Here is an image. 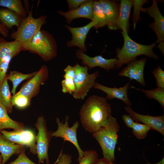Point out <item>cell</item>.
Listing matches in <instances>:
<instances>
[{"mask_svg": "<svg viewBox=\"0 0 164 164\" xmlns=\"http://www.w3.org/2000/svg\"><path fill=\"white\" fill-rule=\"evenodd\" d=\"M79 114L82 126L92 134L106 125L112 116L111 105L105 98L95 95L86 100Z\"/></svg>", "mask_w": 164, "mask_h": 164, "instance_id": "6da1fadb", "label": "cell"}, {"mask_svg": "<svg viewBox=\"0 0 164 164\" xmlns=\"http://www.w3.org/2000/svg\"><path fill=\"white\" fill-rule=\"evenodd\" d=\"M121 33L124 38V44L121 49L116 50L117 62L115 68H121L123 64L135 60L137 56L141 55H144L156 60H158L159 56L153 50L156 46L155 42L149 45L142 44L132 40L127 31H122Z\"/></svg>", "mask_w": 164, "mask_h": 164, "instance_id": "7a4b0ae2", "label": "cell"}, {"mask_svg": "<svg viewBox=\"0 0 164 164\" xmlns=\"http://www.w3.org/2000/svg\"><path fill=\"white\" fill-rule=\"evenodd\" d=\"M23 50L36 54L43 60L46 62L57 56V44L52 34L47 31L41 29L24 47Z\"/></svg>", "mask_w": 164, "mask_h": 164, "instance_id": "3957f363", "label": "cell"}, {"mask_svg": "<svg viewBox=\"0 0 164 164\" xmlns=\"http://www.w3.org/2000/svg\"><path fill=\"white\" fill-rule=\"evenodd\" d=\"M119 128L117 119L112 116L106 125L92 134L101 146L103 158L113 162L115 161L114 151Z\"/></svg>", "mask_w": 164, "mask_h": 164, "instance_id": "277c9868", "label": "cell"}, {"mask_svg": "<svg viewBox=\"0 0 164 164\" xmlns=\"http://www.w3.org/2000/svg\"><path fill=\"white\" fill-rule=\"evenodd\" d=\"M32 9V7L26 17L22 18L17 30L10 35L11 38L19 42L23 48L35 35L41 30L42 26L46 22V15H42L38 18H34Z\"/></svg>", "mask_w": 164, "mask_h": 164, "instance_id": "5b68a950", "label": "cell"}, {"mask_svg": "<svg viewBox=\"0 0 164 164\" xmlns=\"http://www.w3.org/2000/svg\"><path fill=\"white\" fill-rule=\"evenodd\" d=\"M75 73L73 79L76 90L72 95L76 99L84 100L90 90L93 87L96 79L99 76V72L89 74L88 68L85 66H81L77 63Z\"/></svg>", "mask_w": 164, "mask_h": 164, "instance_id": "8992f818", "label": "cell"}, {"mask_svg": "<svg viewBox=\"0 0 164 164\" xmlns=\"http://www.w3.org/2000/svg\"><path fill=\"white\" fill-rule=\"evenodd\" d=\"M46 121L43 116L37 118L35 126L38 130L36 136V154L39 163H43L45 160L49 164L48 149L50 139L52 137V132L48 130Z\"/></svg>", "mask_w": 164, "mask_h": 164, "instance_id": "52a82bcc", "label": "cell"}, {"mask_svg": "<svg viewBox=\"0 0 164 164\" xmlns=\"http://www.w3.org/2000/svg\"><path fill=\"white\" fill-rule=\"evenodd\" d=\"M68 116L65 117L64 123L60 121L58 118H56V122L57 125V129L52 132V137H60L63 139L64 142L68 141L72 143L76 148L78 153V162L83 157L84 151L81 149L78 144L77 138V130L79 126L78 121H76L71 127L69 126Z\"/></svg>", "mask_w": 164, "mask_h": 164, "instance_id": "ba28073f", "label": "cell"}, {"mask_svg": "<svg viewBox=\"0 0 164 164\" xmlns=\"http://www.w3.org/2000/svg\"><path fill=\"white\" fill-rule=\"evenodd\" d=\"M0 132L7 140L15 144L26 146L32 154H36V136L33 131L24 129L10 132L3 130Z\"/></svg>", "mask_w": 164, "mask_h": 164, "instance_id": "9c48e42d", "label": "cell"}, {"mask_svg": "<svg viewBox=\"0 0 164 164\" xmlns=\"http://www.w3.org/2000/svg\"><path fill=\"white\" fill-rule=\"evenodd\" d=\"M49 70L45 65H43L36 74L22 85L15 94L21 95L31 99L39 93L40 86L44 84L48 79Z\"/></svg>", "mask_w": 164, "mask_h": 164, "instance_id": "30bf717a", "label": "cell"}, {"mask_svg": "<svg viewBox=\"0 0 164 164\" xmlns=\"http://www.w3.org/2000/svg\"><path fill=\"white\" fill-rule=\"evenodd\" d=\"M94 26V24L92 21L80 27H73L67 25H65V27L70 32L72 36V39L66 42L67 47L71 48L76 46L83 53L85 52L87 50L85 44L86 39L90 30Z\"/></svg>", "mask_w": 164, "mask_h": 164, "instance_id": "8fae6325", "label": "cell"}, {"mask_svg": "<svg viewBox=\"0 0 164 164\" xmlns=\"http://www.w3.org/2000/svg\"><path fill=\"white\" fill-rule=\"evenodd\" d=\"M141 11L147 13L154 19V22L149 24L148 26L154 31L157 36L156 43L164 41V18L158 8L157 1L152 0L151 6L142 8Z\"/></svg>", "mask_w": 164, "mask_h": 164, "instance_id": "7c38bea8", "label": "cell"}, {"mask_svg": "<svg viewBox=\"0 0 164 164\" xmlns=\"http://www.w3.org/2000/svg\"><path fill=\"white\" fill-rule=\"evenodd\" d=\"M76 55L77 58L82 60V63L84 66L88 67L89 70L98 67L108 71L115 68L117 58L106 59L101 55L90 57L80 50H77Z\"/></svg>", "mask_w": 164, "mask_h": 164, "instance_id": "4fadbf2b", "label": "cell"}, {"mask_svg": "<svg viewBox=\"0 0 164 164\" xmlns=\"http://www.w3.org/2000/svg\"><path fill=\"white\" fill-rule=\"evenodd\" d=\"M147 60L146 58L144 57L130 62L127 66L119 73L118 76L128 77L131 80L137 81L142 86H145L146 84L144 79V70Z\"/></svg>", "mask_w": 164, "mask_h": 164, "instance_id": "5bb4252c", "label": "cell"}, {"mask_svg": "<svg viewBox=\"0 0 164 164\" xmlns=\"http://www.w3.org/2000/svg\"><path fill=\"white\" fill-rule=\"evenodd\" d=\"M125 111L136 122H140L149 126L152 129L159 132L164 135V116H154L148 114H141L134 111L130 106L125 108Z\"/></svg>", "mask_w": 164, "mask_h": 164, "instance_id": "9a60e30c", "label": "cell"}, {"mask_svg": "<svg viewBox=\"0 0 164 164\" xmlns=\"http://www.w3.org/2000/svg\"><path fill=\"white\" fill-rule=\"evenodd\" d=\"M94 1L86 0L76 9L67 12L58 10L57 12L66 19L67 23L69 24H70L74 19L80 18H85L91 21L92 6Z\"/></svg>", "mask_w": 164, "mask_h": 164, "instance_id": "2e32d148", "label": "cell"}, {"mask_svg": "<svg viewBox=\"0 0 164 164\" xmlns=\"http://www.w3.org/2000/svg\"><path fill=\"white\" fill-rule=\"evenodd\" d=\"M129 84V82L123 87L112 88L106 87L95 82L93 87L107 94L105 97L106 100L117 99L123 101L128 106H130L131 102L128 97L127 93Z\"/></svg>", "mask_w": 164, "mask_h": 164, "instance_id": "e0dca14e", "label": "cell"}, {"mask_svg": "<svg viewBox=\"0 0 164 164\" xmlns=\"http://www.w3.org/2000/svg\"><path fill=\"white\" fill-rule=\"evenodd\" d=\"M22 45L19 41L14 40L8 41L0 38V61H11L12 59L23 50Z\"/></svg>", "mask_w": 164, "mask_h": 164, "instance_id": "ac0fdd59", "label": "cell"}, {"mask_svg": "<svg viewBox=\"0 0 164 164\" xmlns=\"http://www.w3.org/2000/svg\"><path fill=\"white\" fill-rule=\"evenodd\" d=\"M104 10L107 26L110 30H116V21L119 11V4L117 1L109 0H99Z\"/></svg>", "mask_w": 164, "mask_h": 164, "instance_id": "d6986e66", "label": "cell"}, {"mask_svg": "<svg viewBox=\"0 0 164 164\" xmlns=\"http://www.w3.org/2000/svg\"><path fill=\"white\" fill-rule=\"evenodd\" d=\"M132 6V0L120 1L119 13L115 23L117 29L128 32L130 15Z\"/></svg>", "mask_w": 164, "mask_h": 164, "instance_id": "ffe728a7", "label": "cell"}, {"mask_svg": "<svg viewBox=\"0 0 164 164\" xmlns=\"http://www.w3.org/2000/svg\"><path fill=\"white\" fill-rule=\"evenodd\" d=\"M24 146L14 144L5 139L0 131V153L2 164L5 163L13 155H19Z\"/></svg>", "mask_w": 164, "mask_h": 164, "instance_id": "44dd1931", "label": "cell"}, {"mask_svg": "<svg viewBox=\"0 0 164 164\" xmlns=\"http://www.w3.org/2000/svg\"><path fill=\"white\" fill-rule=\"evenodd\" d=\"M22 18L19 15L10 9L0 8V22L8 29L14 26H19Z\"/></svg>", "mask_w": 164, "mask_h": 164, "instance_id": "7402d4cb", "label": "cell"}, {"mask_svg": "<svg viewBox=\"0 0 164 164\" xmlns=\"http://www.w3.org/2000/svg\"><path fill=\"white\" fill-rule=\"evenodd\" d=\"M4 107L0 104V131L5 129H12L14 130L24 129L22 122L13 120L9 116Z\"/></svg>", "mask_w": 164, "mask_h": 164, "instance_id": "603a6c76", "label": "cell"}, {"mask_svg": "<svg viewBox=\"0 0 164 164\" xmlns=\"http://www.w3.org/2000/svg\"><path fill=\"white\" fill-rule=\"evenodd\" d=\"M92 17L91 21L94 24L93 28L97 29L107 26L105 15L99 1H94L92 6Z\"/></svg>", "mask_w": 164, "mask_h": 164, "instance_id": "cb8c5ba5", "label": "cell"}, {"mask_svg": "<svg viewBox=\"0 0 164 164\" xmlns=\"http://www.w3.org/2000/svg\"><path fill=\"white\" fill-rule=\"evenodd\" d=\"M8 80L7 75L3 80L0 82V104L4 107L8 113H10L12 111L13 106Z\"/></svg>", "mask_w": 164, "mask_h": 164, "instance_id": "d4e9b609", "label": "cell"}, {"mask_svg": "<svg viewBox=\"0 0 164 164\" xmlns=\"http://www.w3.org/2000/svg\"><path fill=\"white\" fill-rule=\"evenodd\" d=\"M37 71L28 74H24L19 71L14 70L11 71L7 75L8 80L11 81L12 84L11 93L14 95L18 86L23 80L29 79L33 77Z\"/></svg>", "mask_w": 164, "mask_h": 164, "instance_id": "484cf974", "label": "cell"}, {"mask_svg": "<svg viewBox=\"0 0 164 164\" xmlns=\"http://www.w3.org/2000/svg\"><path fill=\"white\" fill-rule=\"evenodd\" d=\"M0 6L15 12L22 18L27 16L26 10L21 0H0Z\"/></svg>", "mask_w": 164, "mask_h": 164, "instance_id": "4316f807", "label": "cell"}, {"mask_svg": "<svg viewBox=\"0 0 164 164\" xmlns=\"http://www.w3.org/2000/svg\"><path fill=\"white\" fill-rule=\"evenodd\" d=\"M131 87L142 92L148 99H153L156 100L164 109V89L157 87L152 90H145L136 88L132 86Z\"/></svg>", "mask_w": 164, "mask_h": 164, "instance_id": "83f0119b", "label": "cell"}, {"mask_svg": "<svg viewBox=\"0 0 164 164\" xmlns=\"http://www.w3.org/2000/svg\"><path fill=\"white\" fill-rule=\"evenodd\" d=\"M132 133L138 139L144 138L146 136L148 132L151 128L149 126L144 124H141L138 122H134L132 128Z\"/></svg>", "mask_w": 164, "mask_h": 164, "instance_id": "f1b7e54d", "label": "cell"}, {"mask_svg": "<svg viewBox=\"0 0 164 164\" xmlns=\"http://www.w3.org/2000/svg\"><path fill=\"white\" fill-rule=\"evenodd\" d=\"M147 1L145 0H133V12L132 16V22L133 29L135 30L137 24L141 18L140 16V12L143 5L146 3Z\"/></svg>", "mask_w": 164, "mask_h": 164, "instance_id": "f546056e", "label": "cell"}, {"mask_svg": "<svg viewBox=\"0 0 164 164\" xmlns=\"http://www.w3.org/2000/svg\"><path fill=\"white\" fill-rule=\"evenodd\" d=\"M98 158L97 152L93 150L84 151L83 156L78 162L79 164H96Z\"/></svg>", "mask_w": 164, "mask_h": 164, "instance_id": "4dcf8cb0", "label": "cell"}, {"mask_svg": "<svg viewBox=\"0 0 164 164\" xmlns=\"http://www.w3.org/2000/svg\"><path fill=\"white\" fill-rule=\"evenodd\" d=\"M30 99L21 95L15 94L12 97V105L18 108L23 109L29 106L31 103Z\"/></svg>", "mask_w": 164, "mask_h": 164, "instance_id": "1f68e13d", "label": "cell"}, {"mask_svg": "<svg viewBox=\"0 0 164 164\" xmlns=\"http://www.w3.org/2000/svg\"><path fill=\"white\" fill-rule=\"evenodd\" d=\"M62 91L64 93H68L72 95L76 90L73 79L70 78H64L61 81Z\"/></svg>", "mask_w": 164, "mask_h": 164, "instance_id": "d6a6232c", "label": "cell"}, {"mask_svg": "<svg viewBox=\"0 0 164 164\" xmlns=\"http://www.w3.org/2000/svg\"><path fill=\"white\" fill-rule=\"evenodd\" d=\"M25 151L26 149L24 148L21 150L17 158L14 161L10 162L8 164H36L31 161L27 156ZM57 161V159L53 164H56Z\"/></svg>", "mask_w": 164, "mask_h": 164, "instance_id": "836d02e7", "label": "cell"}, {"mask_svg": "<svg viewBox=\"0 0 164 164\" xmlns=\"http://www.w3.org/2000/svg\"><path fill=\"white\" fill-rule=\"evenodd\" d=\"M156 82L157 87L164 89V71L159 66L152 71Z\"/></svg>", "mask_w": 164, "mask_h": 164, "instance_id": "e575fe53", "label": "cell"}, {"mask_svg": "<svg viewBox=\"0 0 164 164\" xmlns=\"http://www.w3.org/2000/svg\"><path fill=\"white\" fill-rule=\"evenodd\" d=\"M56 164H71L72 162V156L68 154L62 152L61 151L58 156Z\"/></svg>", "mask_w": 164, "mask_h": 164, "instance_id": "d590c367", "label": "cell"}, {"mask_svg": "<svg viewBox=\"0 0 164 164\" xmlns=\"http://www.w3.org/2000/svg\"><path fill=\"white\" fill-rule=\"evenodd\" d=\"M64 78H70L74 79L75 73V66L68 65L64 69Z\"/></svg>", "mask_w": 164, "mask_h": 164, "instance_id": "8d00e7d4", "label": "cell"}, {"mask_svg": "<svg viewBox=\"0 0 164 164\" xmlns=\"http://www.w3.org/2000/svg\"><path fill=\"white\" fill-rule=\"evenodd\" d=\"M86 1V0H67L69 11L78 8Z\"/></svg>", "mask_w": 164, "mask_h": 164, "instance_id": "74e56055", "label": "cell"}, {"mask_svg": "<svg viewBox=\"0 0 164 164\" xmlns=\"http://www.w3.org/2000/svg\"><path fill=\"white\" fill-rule=\"evenodd\" d=\"M122 118L126 126L128 128H132L135 122L131 117L129 115L123 114Z\"/></svg>", "mask_w": 164, "mask_h": 164, "instance_id": "f35d334b", "label": "cell"}, {"mask_svg": "<svg viewBox=\"0 0 164 164\" xmlns=\"http://www.w3.org/2000/svg\"><path fill=\"white\" fill-rule=\"evenodd\" d=\"M9 29L0 22V33L4 37L7 38L9 36Z\"/></svg>", "mask_w": 164, "mask_h": 164, "instance_id": "ab89813d", "label": "cell"}, {"mask_svg": "<svg viewBox=\"0 0 164 164\" xmlns=\"http://www.w3.org/2000/svg\"><path fill=\"white\" fill-rule=\"evenodd\" d=\"M96 164H118L114 162L108 161L104 158L99 159Z\"/></svg>", "mask_w": 164, "mask_h": 164, "instance_id": "60d3db41", "label": "cell"}, {"mask_svg": "<svg viewBox=\"0 0 164 164\" xmlns=\"http://www.w3.org/2000/svg\"><path fill=\"white\" fill-rule=\"evenodd\" d=\"M158 48L164 55V41H161L158 43Z\"/></svg>", "mask_w": 164, "mask_h": 164, "instance_id": "b9f144b4", "label": "cell"}, {"mask_svg": "<svg viewBox=\"0 0 164 164\" xmlns=\"http://www.w3.org/2000/svg\"><path fill=\"white\" fill-rule=\"evenodd\" d=\"M146 164H164V158L163 157L161 161H160L158 162L155 163L154 164H151L149 162H148Z\"/></svg>", "mask_w": 164, "mask_h": 164, "instance_id": "7bdbcfd3", "label": "cell"}, {"mask_svg": "<svg viewBox=\"0 0 164 164\" xmlns=\"http://www.w3.org/2000/svg\"><path fill=\"white\" fill-rule=\"evenodd\" d=\"M2 160L3 159L2 156L0 153V164H2Z\"/></svg>", "mask_w": 164, "mask_h": 164, "instance_id": "ee69618b", "label": "cell"}]
</instances>
